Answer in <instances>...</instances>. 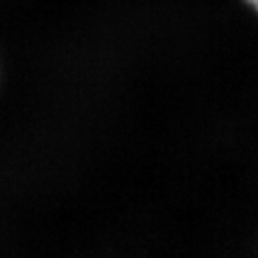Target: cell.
Masks as SVG:
<instances>
[{
    "label": "cell",
    "instance_id": "1",
    "mask_svg": "<svg viewBox=\"0 0 258 258\" xmlns=\"http://www.w3.org/2000/svg\"><path fill=\"white\" fill-rule=\"evenodd\" d=\"M246 2H247L249 6H253V9L258 13V0H246Z\"/></svg>",
    "mask_w": 258,
    "mask_h": 258
}]
</instances>
